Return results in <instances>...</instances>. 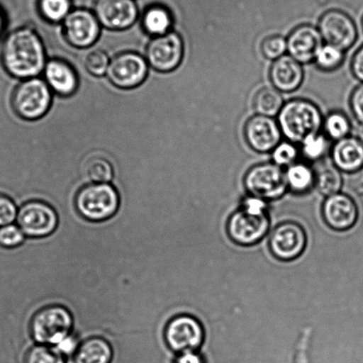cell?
Wrapping results in <instances>:
<instances>
[{"label":"cell","instance_id":"obj_25","mask_svg":"<svg viewBox=\"0 0 363 363\" xmlns=\"http://www.w3.org/2000/svg\"><path fill=\"white\" fill-rule=\"evenodd\" d=\"M172 19L170 12L161 6H151L143 16V27L147 33L156 37L170 33Z\"/></svg>","mask_w":363,"mask_h":363},{"label":"cell","instance_id":"obj_34","mask_svg":"<svg viewBox=\"0 0 363 363\" xmlns=\"http://www.w3.org/2000/svg\"><path fill=\"white\" fill-rule=\"evenodd\" d=\"M288 51L287 38L280 35H272L265 38L262 43V52L267 60H277L283 57Z\"/></svg>","mask_w":363,"mask_h":363},{"label":"cell","instance_id":"obj_11","mask_svg":"<svg viewBox=\"0 0 363 363\" xmlns=\"http://www.w3.org/2000/svg\"><path fill=\"white\" fill-rule=\"evenodd\" d=\"M146 55L147 62L155 69L162 72H172L182 62L184 43L179 34L170 31L153 38L147 45Z\"/></svg>","mask_w":363,"mask_h":363},{"label":"cell","instance_id":"obj_24","mask_svg":"<svg viewBox=\"0 0 363 363\" xmlns=\"http://www.w3.org/2000/svg\"><path fill=\"white\" fill-rule=\"evenodd\" d=\"M283 95L274 87H265L256 94L253 106L257 115L274 116L279 115L284 106Z\"/></svg>","mask_w":363,"mask_h":363},{"label":"cell","instance_id":"obj_4","mask_svg":"<svg viewBox=\"0 0 363 363\" xmlns=\"http://www.w3.org/2000/svg\"><path fill=\"white\" fill-rule=\"evenodd\" d=\"M119 196L108 183H94L84 186L76 196V208L87 220L99 222L108 220L119 207Z\"/></svg>","mask_w":363,"mask_h":363},{"label":"cell","instance_id":"obj_7","mask_svg":"<svg viewBox=\"0 0 363 363\" xmlns=\"http://www.w3.org/2000/svg\"><path fill=\"white\" fill-rule=\"evenodd\" d=\"M245 186L250 195L264 201L279 199L288 189L285 171L274 163L256 164L249 169Z\"/></svg>","mask_w":363,"mask_h":363},{"label":"cell","instance_id":"obj_42","mask_svg":"<svg viewBox=\"0 0 363 363\" xmlns=\"http://www.w3.org/2000/svg\"><path fill=\"white\" fill-rule=\"evenodd\" d=\"M5 26V18L3 13L0 12V35H1L3 30H4Z\"/></svg>","mask_w":363,"mask_h":363},{"label":"cell","instance_id":"obj_44","mask_svg":"<svg viewBox=\"0 0 363 363\" xmlns=\"http://www.w3.org/2000/svg\"><path fill=\"white\" fill-rule=\"evenodd\" d=\"M362 28H363V17H362Z\"/></svg>","mask_w":363,"mask_h":363},{"label":"cell","instance_id":"obj_39","mask_svg":"<svg viewBox=\"0 0 363 363\" xmlns=\"http://www.w3.org/2000/svg\"><path fill=\"white\" fill-rule=\"evenodd\" d=\"M351 70L355 79L363 83V45L358 49L352 59Z\"/></svg>","mask_w":363,"mask_h":363},{"label":"cell","instance_id":"obj_12","mask_svg":"<svg viewBox=\"0 0 363 363\" xmlns=\"http://www.w3.org/2000/svg\"><path fill=\"white\" fill-rule=\"evenodd\" d=\"M306 235L304 229L294 222H285L274 229L269 239L272 255L281 262H291L304 252Z\"/></svg>","mask_w":363,"mask_h":363},{"label":"cell","instance_id":"obj_23","mask_svg":"<svg viewBox=\"0 0 363 363\" xmlns=\"http://www.w3.org/2000/svg\"><path fill=\"white\" fill-rule=\"evenodd\" d=\"M288 189L292 192L305 194L315 186V172L309 165L295 163L285 171Z\"/></svg>","mask_w":363,"mask_h":363},{"label":"cell","instance_id":"obj_8","mask_svg":"<svg viewBox=\"0 0 363 363\" xmlns=\"http://www.w3.org/2000/svg\"><path fill=\"white\" fill-rule=\"evenodd\" d=\"M318 29L326 44L345 52L357 40V28L354 20L341 10L331 9L324 13L319 21Z\"/></svg>","mask_w":363,"mask_h":363},{"label":"cell","instance_id":"obj_1","mask_svg":"<svg viewBox=\"0 0 363 363\" xmlns=\"http://www.w3.org/2000/svg\"><path fill=\"white\" fill-rule=\"evenodd\" d=\"M1 62L6 72L13 77H36L45 63L43 43L36 31L23 27L9 33L3 42Z\"/></svg>","mask_w":363,"mask_h":363},{"label":"cell","instance_id":"obj_43","mask_svg":"<svg viewBox=\"0 0 363 363\" xmlns=\"http://www.w3.org/2000/svg\"><path fill=\"white\" fill-rule=\"evenodd\" d=\"M357 138L359 140V142L363 144V125L358 129Z\"/></svg>","mask_w":363,"mask_h":363},{"label":"cell","instance_id":"obj_2","mask_svg":"<svg viewBox=\"0 0 363 363\" xmlns=\"http://www.w3.org/2000/svg\"><path fill=\"white\" fill-rule=\"evenodd\" d=\"M266 201L247 197L241 209L235 211L228 222V234L239 245L251 246L262 241L269 230Z\"/></svg>","mask_w":363,"mask_h":363},{"label":"cell","instance_id":"obj_26","mask_svg":"<svg viewBox=\"0 0 363 363\" xmlns=\"http://www.w3.org/2000/svg\"><path fill=\"white\" fill-rule=\"evenodd\" d=\"M315 172V186L324 196H333L342 188L341 172L334 164H323Z\"/></svg>","mask_w":363,"mask_h":363},{"label":"cell","instance_id":"obj_37","mask_svg":"<svg viewBox=\"0 0 363 363\" xmlns=\"http://www.w3.org/2000/svg\"><path fill=\"white\" fill-rule=\"evenodd\" d=\"M16 214V207L13 201L0 194V227L11 224L15 220Z\"/></svg>","mask_w":363,"mask_h":363},{"label":"cell","instance_id":"obj_9","mask_svg":"<svg viewBox=\"0 0 363 363\" xmlns=\"http://www.w3.org/2000/svg\"><path fill=\"white\" fill-rule=\"evenodd\" d=\"M17 223L23 234L29 238H45L57 228L58 216L49 204L33 201L21 208Z\"/></svg>","mask_w":363,"mask_h":363},{"label":"cell","instance_id":"obj_6","mask_svg":"<svg viewBox=\"0 0 363 363\" xmlns=\"http://www.w3.org/2000/svg\"><path fill=\"white\" fill-rule=\"evenodd\" d=\"M12 107L21 118L35 120L41 118L51 104V91L45 81L31 77L20 83L12 94Z\"/></svg>","mask_w":363,"mask_h":363},{"label":"cell","instance_id":"obj_31","mask_svg":"<svg viewBox=\"0 0 363 363\" xmlns=\"http://www.w3.org/2000/svg\"><path fill=\"white\" fill-rule=\"evenodd\" d=\"M86 174L94 183H108L113 178V167L104 158L95 157L88 162Z\"/></svg>","mask_w":363,"mask_h":363},{"label":"cell","instance_id":"obj_40","mask_svg":"<svg viewBox=\"0 0 363 363\" xmlns=\"http://www.w3.org/2000/svg\"><path fill=\"white\" fill-rule=\"evenodd\" d=\"M57 349L62 354H72L74 351H77V349L76 340L69 336L57 345Z\"/></svg>","mask_w":363,"mask_h":363},{"label":"cell","instance_id":"obj_13","mask_svg":"<svg viewBox=\"0 0 363 363\" xmlns=\"http://www.w3.org/2000/svg\"><path fill=\"white\" fill-rule=\"evenodd\" d=\"M147 74L146 60L135 52L116 56L109 63L107 76L114 86L132 88L143 82Z\"/></svg>","mask_w":363,"mask_h":363},{"label":"cell","instance_id":"obj_29","mask_svg":"<svg viewBox=\"0 0 363 363\" xmlns=\"http://www.w3.org/2000/svg\"><path fill=\"white\" fill-rule=\"evenodd\" d=\"M345 59L344 52L329 44L323 45L315 58V65L323 72H333L340 68Z\"/></svg>","mask_w":363,"mask_h":363},{"label":"cell","instance_id":"obj_14","mask_svg":"<svg viewBox=\"0 0 363 363\" xmlns=\"http://www.w3.org/2000/svg\"><path fill=\"white\" fill-rule=\"evenodd\" d=\"M281 133L278 122L273 118L253 116L246 122L245 137L252 150L258 153H269L281 143Z\"/></svg>","mask_w":363,"mask_h":363},{"label":"cell","instance_id":"obj_20","mask_svg":"<svg viewBox=\"0 0 363 363\" xmlns=\"http://www.w3.org/2000/svg\"><path fill=\"white\" fill-rule=\"evenodd\" d=\"M333 164L340 172L354 174L363 168V144L357 137L348 136L335 143L331 151Z\"/></svg>","mask_w":363,"mask_h":363},{"label":"cell","instance_id":"obj_10","mask_svg":"<svg viewBox=\"0 0 363 363\" xmlns=\"http://www.w3.org/2000/svg\"><path fill=\"white\" fill-rule=\"evenodd\" d=\"M203 337L201 323L189 315L175 317L168 323L164 333L168 347L179 354L195 352L203 344Z\"/></svg>","mask_w":363,"mask_h":363},{"label":"cell","instance_id":"obj_35","mask_svg":"<svg viewBox=\"0 0 363 363\" xmlns=\"http://www.w3.org/2000/svg\"><path fill=\"white\" fill-rule=\"evenodd\" d=\"M109 59L107 54L101 50H94L87 55L84 66L87 72L95 77H101L107 74Z\"/></svg>","mask_w":363,"mask_h":363},{"label":"cell","instance_id":"obj_38","mask_svg":"<svg viewBox=\"0 0 363 363\" xmlns=\"http://www.w3.org/2000/svg\"><path fill=\"white\" fill-rule=\"evenodd\" d=\"M350 106L354 118L363 125V83L352 91L350 98Z\"/></svg>","mask_w":363,"mask_h":363},{"label":"cell","instance_id":"obj_5","mask_svg":"<svg viewBox=\"0 0 363 363\" xmlns=\"http://www.w3.org/2000/svg\"><path fill=\"white\" fill-rule=\"evenodd\" d=\"M73 318L62 306H49L40 310L30 323V333L40 345H57L69 336Z\"/></svg>","mask_w":363,"mask_h":363},{"label":"cell","instance_id":"obj_32","mask_svg":"<svg viewBox=\"0 0 363 363\" xmlns=\"http://www.w3.org/2000/svg\"><path fill=\"white\" fill-rule=\"evenodd\" d=\"M26 363H65V359L58 349L40 345L27 352Z\"/></svg>","mask_w":363,"mask_h":363},{"label":"cell","instance_id":"obj_41","mask_svg":"<svg viewBox=\"0 0 363 363\" xmlns=\"http://www.w3.org/2000/svg\"><path fill=\"white\" fill-rule=\"evenodd\" d=\"M176 363H203V358L195 352H184L179 354Z\"/></svg>","mask_w":363,"mask_h":363},{"label":"cell","instance_id":"obj_21","mask_svg":"<svg viewBox=\"0 0 363 363\" xmlns=\"http://www.w3.org/2000/svg\"><path fill=\"white\" fill-rule=\"evenodd\" d=\"M47 83L52 90L62 95H70L77 87L76 72L68 63L52 60L45 68Z\"/></svg>","mask_w":363,"mask_h":363},{"label":"cell","instance_id":"obj_33","mask_svg":"<svg viewBox=\"0 0 363 363\" xmlns=\"http://www.w3.org/2000/svg\"><path fill=\"white\" fill-rule=\"evenodd\" d=\"M273 163L281 168L289 167L296 163L298 157V150L291 142H281L272 152Z\"/></svg>","mask_w":363,"mask_h":363},{"label":"cell","instance_id":"obj_28","mask_svg":"<svg viewBox=\"0 0 363 363\" xmlns=\"http://www.w3.org/2000/svg\"><path fill=\"white\" fill-rule=\"evenodd\" d=\"M38 9L41 16L52 23L65 21L70 13L69 0H40Z\"/></svg>","mask_w":363,"mask_h":363},{"label":"cell","instance_id":"obj_17","mask_svg":"<svg viewBox=\"0 0 363 363\" xmlns=\"http://www.w3.org/2000/svg\"><path fill=\"white\" fill-rule=\"evenodd\" d=\"M323 42L318 28L302 24L292 30L287 38L289 55L301 65L315 62Z\"/></svg>","mask_w":363,"mask_h":363},{"label":"cell","instance_id":"obj_3","mask_svg":"<svg viewBox=\"0 0 363 363\" xmlns=\"http://www.w3.org/2000/svg\"><path fill=\"white\" fill-rule=\"evenodd\" d=\"M277 116L281 133L292 143H302L308 137L317 135L323 125L320 108L304 99L286 102Z\"/></svg>","mask_w":363,"mask_h":363},{"label":"cell","instance_id":"obj_19","mask_svg":"<svg viewBox=\"0 0 363 363\" xmlns=\"http://www.w3.org/2000/svg\"><path fill=\"white\" fill-rule=\"evenodd\" d=\"M269 79L273 87L280 93H294L304 80V69L302 65L291 55H285L271 66Z\"/></svg>","mask_w":363,"mask_h":363},{"label":"cell","instance_id":"obj_18","mask_svg":"<svg viewBox=\"0 0 363 363\" xmlns=\"http://www.w3.org/2000/svg\"><path fill=\"white\" fill-rule=\"evenodd\" d=\"M323 215L330 228L337 231L347 230L356 223L358 209L354 201L345 194L328 196L323 203Z\"/></svg>","mask_w":363,"mask_h":363},{"label":"cell","instance_id":"obj_16","mask_svg":"<svg viewBox=\"0 0 363 363\" xmlns=\"http://www.w3.org/2000/svg\"><path fill=\"white\" fill-rule=\"evenodd\" d=\"M94 15L109 30H125L135 23L138 9L133 0H97Z\"/></svg>","mask_w":363,"mask_h":363},{"label":"cell","instance_id":"obj_15","mask_svg":"<svg viewBox=\"0 0 363 363\" xmlns=\"http://www.w3.org/2000/svg\"><path fill=\"white\" fill-rule=\"evenodd\" d=\"M66 40L74 47H90L100 34V23L94 13L86 9L74 10L63 21Z\"/></svg>","mask_w":363,"mask_h":363},{"label":"cell","instance_id":"obj_27","mask_svg":"<svg viewBox=\"0 0 363 363\" xmlns=\"http://www.w3.org/2000/svg\"><path fill=\"white\" fill-rule=\"evenodd\" d=\"M323 128L328 139L338 142L350 135L352 125L350 119L345 113L333 111L323 120Z\"/></svg>","mask_w":363,"mask_h":363},{"label":"cell","instance_id":"obj_30","mask_svg":"<svg viewBox=\"0 0 363 363\" xmlns=\"http://www.w3.org/2000/svg\"><path fill=\"white\" fill-rule=\"evenodd\" d=\"M301 144V153L309 161L322 160L329 150V139L320 133L308 137Z\"/></svg>","mask_w":363,"mask_h":363},{"label":"cell","instance_id":"obj_36","mask_svg":"<svg viewBox=\"0 0 363 363\" xmlns=\"http://www.w3.org/2000/svg\"><path fill=\"white\" fill-rule=\"evenodd\" d=\"M24 234L21 228L13 225L0 228V245L5 248H15L23 244Z\"/></svg>","mask_w":363,"mask_h":363},{"label":"cell","instance_id":"obj_22","mask_svg":"<svg viewBox=\"0 0 363 363\" xmlns=\"http://www.w3.org/2000/svg\"><path fill=\"white\" fill-rule=\"evenodd\" d=\"M113 351L111 345L101 337H91L77 347L76 363H111Z\"/></svg>","mask_w":363,"mask_h":363}]
</instances>
